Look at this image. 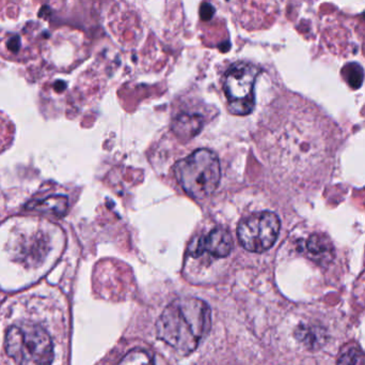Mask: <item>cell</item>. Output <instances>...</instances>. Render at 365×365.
<instances>
[{"instance_id":"obj_4","label":"cell","mask_w":365,"mask_h":365,"mask_svg":"<svg viewBox=\"0 0 365 365\" xmlns=\"http://www.w3.org/2000/svg\"><path fill=\"white\" fill-rule=\"evenodd\" d=\"M259 70L255 64L237 62L225 75V91L232 114L245 116L255 107V85Z\"/></svg>"},{"instance_id":"obj_5","label":"cell","mask_w":365,"mask_h":365,"mask_svg":"<svg viewBox=\"0 0 365 365\" xmlns=\"http://www.w3.org/2000/svg\"><path fill=\"white\" fill-rule=\"evenodd\" d=\"M280 219L274 212L255 214L238 225L237 237L242 248L249 252L263 253L269 250L278 239Z\"/></svg>"},{"instance_id":"obj_13","label":"cell","mask_w":365,"mask_h":365,"mask_svg":"<svg viewBox=\"0 0 365 365\" xmlns=\"http://www.w3.org/2000/svg\"><path fill=\"white\" fill-rule=\"evenodd\" d=\"M338 365H365V357L359 349L351 347L340 356Z\"/></svg>"},{"instance_id":"obj_1","label":"cell","mask_w":365,"mask_h":365,"mask_svg":"<svg viewBox=\"0 0 365 365\" xmlns=\"http://www.w3.org/2000/svg\"><path fill=\"white\" fill-rule=\"evenodd\" d=\"M210 329V309L197 298L171 302L156 323L158 339L182 355L195 351Z\"/></svg>"},{"instance_id":"obj_14","label":"cell","mask_w":365,"mask_h":365,"mask_svg":"<svg viewBox=\"0 0 365 365\" xmlns=\"http://www.w3.org/2000/svg\"><path fill=\"white\" fill-rule=\"evenodd\" d=\"M215 10L210 4H204L201 8V16L203 19H210L214 14Z\"/></svg>"},{"instance_id":"obj_12","label":"cell","mask_w":365,"mask_h":365,"mask_svg":"<svg viewBox=\"0 0 365 365\" xmlns=\"http://www.w3.org/2000/svg\"><path fill=\"white\" fill-rule=\"evenodd\" d=\"M296 336H297V340H299L300 342L304 343L308 347L317 346L322 341L319 331H317L314 328L306 327V326L299 327L296 330Z\"/></svg>"},{"instance_id":"obj_9","label":"cell","mask_w":365,"mask_h":365,"mask_svg":"<svg viewBox=\"0 0 365 365\" xmlns=\"http://www.w3.org/2000/svg\"><path fill=\"white\" fill-rule=\"evenodd\" d=\"M68 199L66 196H51L43 201H32L28 204L27 209L43 214H53L56 216H62L68 210Z\"/></svg>"},{"instance_id":"obj_7","label":"cell","mask_w":365,"mask_h":365,"mask_svg":"<svg viewBox=\"0 0 365 365\" xmlns=\"http://www.w3.org/2000/svg\"><path fill=\"white\" fill-rule=\"evenodd\" d=\"M307 250L317 263L325 265L334 259V249L331 242L325 236L313 235L307 242Z\"/></svg>"},{"instance_id":"obj_11","label":"cell","mask_w":365,"mask_h":365,"mask_svg":"<svg viewBox=\"0 0 365 365\" xmlns=\"http://www.w3.org/2000/svg\"><path fill=\"white\" fill-rule=\"evenodd\" d=\"M343 75L347 83L353 88H359L364 83V72L361 66L357 64H349L344 66Z\"/></svg>"},{"instance_id":"obj_2","label":"cell","mask_w":365,"mask_h":365,"mask_svg":"<svg viewBox=\"0 0 365 365\" xmlns=\"http://www.w3.org/2000/svg\"><path fill=\"white\" fill-rule=\"evenodd\" d=\"M175 175L189 196L207 199L220 182V163L212 150L197 149L177 163Z\"/></svg>"},{"instance_id":"obj_6","label":"cell","mask_w":365,"mask_h":365,"mask_svg":"<svg viewBox=\"0 0 365 365\" xmlns=\"http://www.w3.org/2000/svg\"><path fill=\"white\" fill-rule=\"evenodd\" d=\"M233 249V239L231 234L223 229H215L205 237L193 240L189 246V254L193 257L200 256L208 252L212 256L225 257L230 255Z\"/></svg>"},{"instance_id":"obj_10","label":"cell","mask_w":365,"mask_h":365,"mask_svg":"<svg viewBox=\"0 0 365 365\" xmlns=\"http://www.w3.org/2000/svg\"><path fill=\"white\" fill-rule=\"evenodd\" d=\"M119 365H155L153 357L143 349H133L124 356Z\"/></svg>"},{"instance_id":"obj_3","label":"cell","mask_w":365,"mask_h":365,"mask_svg":"<svg viewBox=\"0 0 365 365\" xmlns=\"http://www.w3.org/2000/svg\"><path fill=\"white\" fill-rule=\"evenodd\" d=\"M6 354L17 365H51L53 344L40 326H13L6 332Z\"/></svg>"},{"instance_id":"obj_8","label":"cell","mask_w":365,"mask_h":365,"mask_svg":"<svg viewBox=\"0 0 365 365\" xmlns=\"http://www.w3.org/2000/svg\"><path fill=\"white\" fill-rule=\"evenodd\" d=\"M203 119L195 114H181L173 121V131L182 139H191L201 131Z\"/></svg>"}]
</instances>
